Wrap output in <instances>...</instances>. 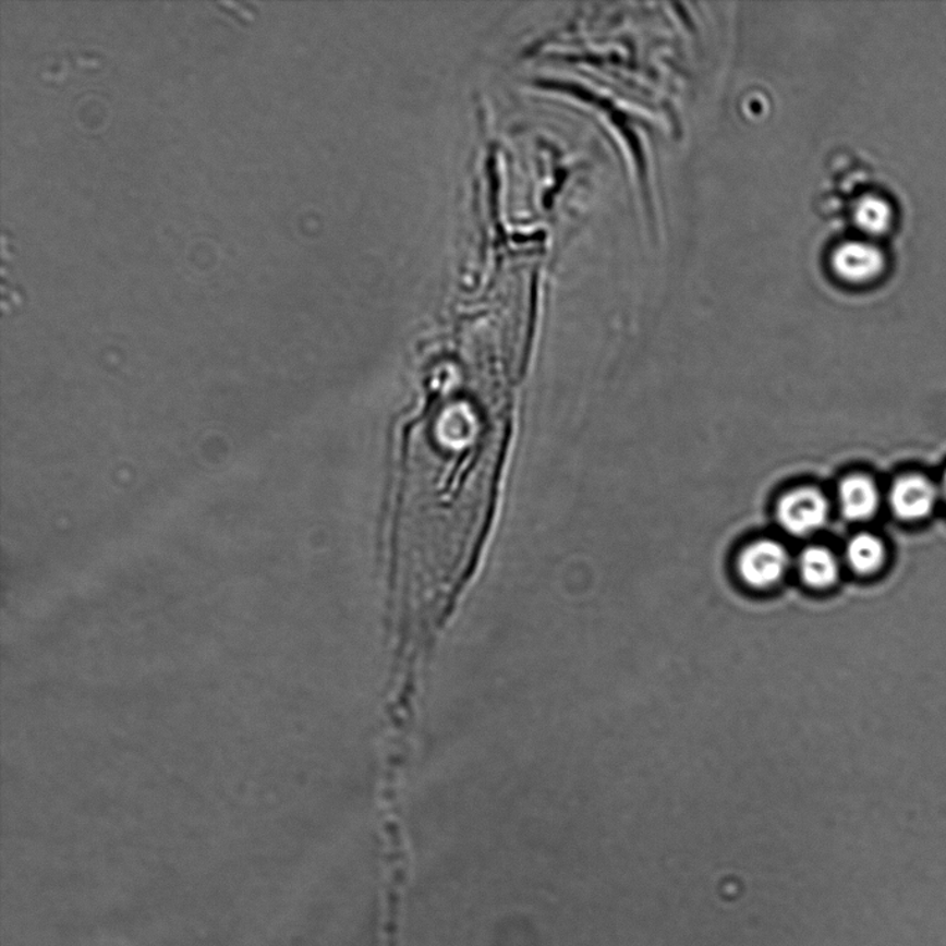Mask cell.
Masks as SVG:
<instances>
[{"instance_id":"3957f363","label":"cell","mask_w":946,"mask_h":946,"mask_svg":"<svg viewBox=\"0 0 946 946\" xmlns=\"http://www.w3.org/2000/svg\"><path fill=\"white\" fill-rule=\"evenodd\" d=\"M938 499V489L923 475H903L889 490V505L894 514L905 521L927 518Z\"/></svg>"},{"instance_id":"5b68a950","label":"cell","mask_w":946,"mask_h":946,"mask_svg":"<svg viewBox=\"0 0 946 946\" xmlns=\"http://www.w3.org/2000/svg\"><path fill=\"white\" fill-rule=\"evenodd\" d=\"M842 514L848 520L861 521L872 518L878 508V490L865 475H851L838 489Z\"/></svg>"},{"instance_id":"52a82bcc","label":"cell","mask_w":946,"mask_h":946,"mask_svg":"<svg viewBox=\"0 0 946 946\" xmlns=\"http://www.w3.org/2000/svg\"><path fill=\"white\" fill-rule=\"evenodd\" d=\"M886 559L883 542L871 534H859L848 542L847 560L859 574H872Z\"/></svg>"},{"instance_id":"6da1fadb","label":"cell","mask_w":946,"mask_h":946,"mask_svg":"<svg viewBox=\"0 0 946 946\" xmlns=\"http://www.w3.org/2000/svg\"><path fill=\"white\" fill-rule=\"evenodd\" d=\"M828 504L820 490L802 488L792 490L777 506V519L787 533L808 535L826 523Z\"/></svg>"},{"instance_id":"9c48e42d","label":"cell","mask_w":946,"mask_h":946,"mask_svg":"<svg viewBox=\"0 0 946 946\" xmlns=\"http://www.w3.org/2000/svg\"><path fill=\"white\" fill-rule=\"evenodd\" d=\"M941 489H943V494H944L945 500H946V472L944 474L943 485H941Z\"/></svg>"},{"instance_id":"8992f818","label":"cell","mask_w":946,"mask_h":946,"mask_svg":"<svg viewBox=\"0 0 946 946\" xmlns=\"http://www.w3.org/2000/svg\"><path fill=\"white\" fill-rule=\"evenodd\" d=\"M838 561L825 547H808L800 559V571L808 585L827 587L837 581Z\"/></svg>"},{"instance_id":"277c9868","label":"cell","mask_w":946,"mask_h":946,"mask_svg":"<svg viewBox=\"0 0 946 946\" xmlns=\"http://www.w3.org/2000/svg\"><path fill=\"white\" fill-rule=\"evenodd\" d=\"M837 272L850 281H866L882 272L883 254L873 245L865 243H848L836 254Z\"/></svg>"},{"instance_id":"ba28073f","label":"cell","mask_w":946,"mask_h":946,"mask_svg":"<svg viewBox=\"0 0 946 946\" xmlns=\"http://www.w3.org/2000/svg\"><path fill=\"white\" fill-rule=\"evenodd\" d=\"M857 221L869 233H882L892 222V208L882 198L869 196L859 203Z\"/></svg>"},{"instance_id":"7a4b0ae2","label":"cell","mask_w":946,"mask_h":946,"mask_svg":"<svg viewBox=\"0 0 946 946\" xmlns=\"http://www.w3.org/2000/svg\"><path fill=\"white\" fill-rule=\"evenodd\" d=\"M789 567V555L779 542L760 541L747 547L739 559V572L747 584L766 587L776 584Z\"/></svg>"}]
</instances>
